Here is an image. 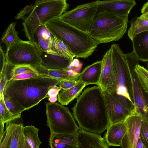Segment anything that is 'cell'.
Masks as SVG:
<instances>
[{
  "label": "cell",
  "mask_w": 148,
  "mask_h": 148,
  "mask_svg": "<svg viewBox=\"0 0 148 148\" xmlns=\"http://www.w3.org/2000/svg\"><path fill=\"white\" fill-rule=\"evenodd\" d=\"M72 110L79 127L88 132L100 134L110 124L103 91L98 86L85 89Z\"/></svg>",
  "instance_id": "1"
},
{
  "label": "cell",
  "mask_w": 148,
  "mask_h": 148,
  "mask_svg": "<svg viewBox=\"0 0 148 148\" xmlns=\"http://www.w3.org/2000/svg\"><path fill=\"white\" fill-rule=\"evenodd\" d=\"M64 81L44 75L26 79L11 80L5 86L3 95L14 97L28 110L46 98L52 86Z\"/></svg>",
  "instance_id": "2"
},
{
  "label": "cell",
  "mask_w": 148,
  "mask_h": 148,
  "mask_svg": "<svg viewBox=\"0 0 148 148\" xmlns=\"http://www.w3.org/2000/svg\"><path fill=\"white\" fill-rule=\"evenodd\" d=\"M45 25L51 33L62 39L70 47L76 58H87L99 44L89 33L81 31L58 18L49 20Z\"/></svg>",
  "instance_id": "3"
},
{
  "label": "cell",
  "mask_w": 148,
  "mask_h": 148,
  "mask_svg": "<svg viewBox=\"0 0 148 148\" xmlns=\"http://www.w3.org/2000/svg\"><path fill=\"white\" fill-rule=\"evenodd\" d=\"M66 0H38L35 1L31 14L22 23L23 31L29 40L36 42L34 35L40 26L58 18L69 6Z\"/></svg>",
  "instance_id": "4"
},
{
  "label": "cell",
  "mask_w": 148,
  "mask_h": 148,
  "mask_svg": "<svg viewBox=\"0 0 148 148\" xmlns=\"http://www.w3.org/2000/svg\"><path fill=\"white\" fill-rule=\"evenodd\" d=\"M128 16L104 12L96 14L89 34L99 44L116 41L126 32Z\"/></svg>",
  "instance_id": "5"
},
{
  "label": "cell",
  "mask_w": 148,
  "mask_h": 148,
  "mask_svg": "<svg viewBox=\"0 0 148 148\" xmlns=\"http://www.w3.org/2000/svg\"><path fill=\"white\" fill-rule=\"evenodd\" d=\"M42 51L34 41L20 39L12 43L7 49L6 62L14 66L40 65Z\"/></svg>",
  "instance_id": "6"
},
{
  "label": "cell",
  "mask_w": 148,
  "mask_h": 148,
  "mask_svg": "<svg viewBox=\"0 0 148 148\" xmlns=\"http://www.w3.org/2000/svg\"><path fill=\"white\" fill-rule=\"evenodd\" d=\"M45 104L47 125L50 134L77 132L79 127L68 108L58 103L48 102Z\"/></svg>",
  "instance_id": "7"
},
{
  "label": "cell",
  "mask_w": 148,
  "mask_h": 148,
  "mask_svg": "<svg viewBox=\"0 0 148 148\" xmlns=\"http://www.w3.org/2000/svg\"><path fill=\"white\" fill-rule=\"evenodd\" d=\"M110 47L118 86L116 93L126 97L133 104L131 79L125 54L117 44L112 45Z\"/></svg>",
  "instance_id": "8"
},
{
  "label": "cell",
  "mask_w": 148,
  "mask_h": 148,
  "mask_svg": "<svg viewBox=\"0 0 148 148\" xmlns=\"http://www.w3.org/2000/svg\"><path fill=\"white\" fill-rule=\"evenodd\" d=\"M97 7V1L82 4L65 12L58 18L81 31L89 33Z\"/></svg>",
  "instance_id": "9"
},
{
  "label": "cell",
  "mask_w": 148,
  "mask_h": 148,
  "mask_svg": "<svg viewBox=\"0 0 148 148\" xmlns=\"http://www.w3.org/2000/svg\"><path fill=\"white\" fill-rule=\"evenodd\" d=\"M110 124L124 121L134 111L132 102L116 92L103 91Z\"/></svg>",
  "instance_id": "10"
},
{
  "label": "cell",
  "mask_w": 148,
  "mask_h": 148,
  "mask_svg": "<svg viewBox=\"0 0 148 148\" xmlns=\"http://www.w3.org/2000/svg\"><path fill=\"white\" fill-rule=\"evenodd\" d=\"M131 79L135 112L148 121V94L142 87L134 71L139 60L133 53H125Z\"/></svg>",
  "instance_id": "11"
},
{
  "label": "cell",
  "mask_w": 148,
  "mask_h": 148,
  "mask_svg": "<svg viewBox=\"0 0 148 148\" xmlns=\"http://www.w3.org/2000/svg\"><path fill=\"white\" fill-rule=\"evenodd\" d=\"M101 60L102 71L99 86L102 91L116 92L118 86L114 68L110 47L103 55Z\"/></svg>",
  "instance_id": "12"
},
{
  "label": "cell",
  "mask_w": 148,
  "mask_h": 148,
  "mask_svg": "<svg viewBox=\"0 0 148 148\" xmlns=\"http://www.w3.org/2000/svg\"><path fill=\"white\" fill-rule=\"evenodd\" d=\"M96 14L107 12L123 16H128L132 8L136 5L134 0L97 1Z\"/></svg>",
  "instance_id": "13"
},
{
  "label": "cell",
  "mask_w": 148,
  "mask_h": 148,
  "mask_svg": "<svg viewBox=\"0 0 148 148\" xmlns=\"http://www.w3.org/2000/svg\"><path fill=\"white\" fill-rule=\"evenodd\" d=\"M142 117L134 111L125 121L127 130L122 140V148H136L140 135Z\"/></svg>",
  "instance_id": "14"
},
{
  "label": "cell",
  "mask_w": 148,
  "mask_h": 148,
  "mask_svg": "<svg viewBox=\"0 0 148 148\" xmlns=\"http://www.w3.org/2000/svg\"><path fill=\"white\" fill-rule=\"evenodd\" d=\"M78 148H110L100 134L79 128L77 132Z\"/></svg>",
  "instance_id": "15"
},
{
  "label": "cell",
  "mask_w": 148,
  "mask_h": 148,
  "mask_svg": "<svg viewBox=\"0 0 148 148\" xmlns=\"http://www.w3.org/2000/svg\"><path fill=\"white\" fill-rule=\"evenodd\" d=\"M40 65L49 70H68V66L73 60L51 51H42Z\"/></svg>",
  "instance_id": "16"
},
{
  "label": "cell",
  "mask_w": 148,
  "mask_h": 148,
  "mask_svg": "<svg viewBox=\"0 0 148 148\" xmlns=\"http://www.w3.org/2000/svg\"><path fill=\"white\" fill-rule=\"evenodd\" d=\"M127 130L125 121L122 122L110 124L103 138L109 146H121L122 140Z\"/></svg>",
  "instance_id": "17"
},
{
  "label": "cell",
  "mask_w": 148,
  "mask_h": 148,
  "mask_svg": "<svg viewBox=\"0 0 148 148\" xmlns=\"http://www.w3.org/2000/svg\"><path fill=\"white\" fill-rule=\"evenodd\" d=\"M51 148H78L77 132L71 134H52L49 140Z\"/></svg>",
  "instance_id": "18"
},
{
  "label": "cell",
  "mask_w": 148,
  "mask_h": 148,
  "mask_svg": "<svg viewBox=\"0 0 148 148\" xmlns=\"http://www.w3.org/2000/svg\"><path fill=\"white\" fill-rule=\"evenodd\" d=\"M101 60L97 61L85 67L80 73L79 80L86 84L99 86L101 73Z\"/></svg>",
  "instance_id": "19"
},
{
  "label": "cell",
  "mask_w": 148,
  "mask_h": 148,
  "mask_svg": "<svg viewBox=\"0 0 148 148\" xmlns=\"http://www.w3.org/2000/svg\"><path fill=\"white\" fill-rule=\"evenodd\" d=\"M132 41L135 57L139 61L148 62V30L136 35Z\"/></svg>",
  "instance_id": "20"
},
{
  "label": "cell",
  "mask_w": 148,
  "mask_h": 148,
  "mask_svg": "<svg viewBox=\"0 0 148 148\" xmlns=\"http://www.w3.org/2000/svg\"><path fill=\"white\" fill-rule=\"evenodd\" d=\"M39 74L64 81L79 80V73H77L72 69L52 70L46 69L40 65L32 67Z\"/></svg>",
  "instance_id": "21"
},
{
  "label": "cell",
  "mask_w": 148,
  "mask_h": 148,
  "mask_svg": "<svg viewBox=\"0 0 148 148\" xmlns=\"http://www.w3.org/2000/svg\"><path fill=\"white\" fill-rule=\"evenodd\" d=\"M51 33L48 43L50 51L73 60L75 56L70 47L58 36Z\"/></svg>",
  "instance_id": "22"
},
{
  "label": "cell",
  "mask_w": 148,
  "mask_h": 148,
  "mask_svg": "<svg viewBox=\"0 0 148 148\" xmlns=\"http://www.w3.org/2000/svg\"><path fill=\"white\" fill-rule=\"evenodd\" d=\"M87 85L79 80L77 83L73 87L61 91L59 93L57 100L61 105H67L74 99L77 98L82 92L83 88Z\"/></svg>",
  "instance_id": "23"
},
{
  "label": "cell",
  "mask_w": 148,
  "mask_h": 148,
  "mask_svg": "<svg viewBox=\"0 0 148 148\" xmlns=\"http://www.w3.org/2000/svg\"><path fill=\"white\" fill-rule=\"evenodd\" d=\"M130 24L127 34L132 40L136 35L148 30V20L140 16L133 18Z\"/></svg>",
  "instance_id": "24"
},
{
  "label": "cell",
  "mask_w": 148,
  "mask_h": 148,
  "mask_svg": "<svg viewBox=\"0 0 148 148\" xmlns=\"http://www.w3.org/2000/svg\"><path fill=\"white\" fill-rule=\"evenodd\" d=\"M3 71L4 72L7 82L10 80L13 77L25 73H37L34 68L30 66H14L8 63L6 61L5 65Z\"/></svg>",
  "instance_id": "25"
},
{
  "label": "cell",
  "mask_w": 148,
  "mask_h": 148,
  "mask_svg": "<svg viewBox=\"0 0 148 148\" xmlns=\"http://www.w3.org/2000/svg\"><path fill=\"white\" fill-rule=\"evenodd\" d=\"M39 130L33 125L24 126L23 132L25 140L32 148H39L41 142L38 137Z\"/></svg>",
  "instance_id": "26"
},
{
  "label": "cell",
  "mask_w": 148,
  "mask_h": 148,
  "mask_svg": "<svg viewBox=\"0 0 148 148\" xmlns=\"http://www.w3.org/2000/svg\"><path fill=\"white\" fill-rule=\"evenodd\" d=\"M22 123H18L12 135L10 148H24L25 139L23 132Z\"/></svg>",
  "instance_id": "27"
},
{
  "label": "cell",
  "mask_w": 148,
  "mask_h": 148,
  "mask_svg": "<svg viewBox=\"0 0 148 148\" xmlns=\"http://www.w3.org/2000/svg\"><path fill=\"white\" fill-rule=\"evenodd\" d=\"M16 25L15 22L11 23L2 37V41L5 44L7 49L12 43L20 39L15 29Z\"/></svg>",
  "instance_id": "28"
},
{
  "label": "cell",
  "mask_w": 148,
  "mask_h": 148,
  "mask_svg": "<svg viewBox=\"0 0 148 148\" xmlns=\"http://www.w3.org/2000/svg\"><path fill=\"white\" fill-rule=\"evenodd\" d=\"M0 123L4 125L5 123L19 119L21 116V114H13L10 111L5 104L3 95L0 98Z\"/></svg>",
  "instance_id": "29"
},
{
  "label": "cell",
  "mask_w": 148,
  "mask_h": 148,
  "mask_svg": "<svg viewBox=\"0 0 148 148\" xmlns=\"http://www.w3.org/2000/svg\"><path fill=\"white\" fill-rule=\"evenodd\" d=\"M3 98L7 107L13 114H21L22 112L26 110L14 97L3 95Z\"/></svg>",
  "instance_id": "30"
},
{
  "label": "cell",
  "mask_w": 148,
  "mask_h": 148,
  "mask_svg": "<svg viewBox=\"0 0 148 148\" xmlns=\"http://www.w3.org/2000/svg\"><path fill=\"white\" fill-rule=\"evenodd\" d=\"M13 121L6 123L5 134L1 141L0 142V148L10 147L12 135L18 123L13 122Z\"/></svg>",
  "instance_id": "31"
},
{
  "label": "cell",
  "mask_w": 148,
  "mask_h": 148,
  "mask_svg": "<svg viewBox=\"0 0 148 148\" xmlns=\"http://www.w3.org/2000/svg\"><path fill=\"white\" fill-rule=\"evenodd\" d=\"M134 71L142 87L148 94V71L139 63L135 66Z\"/></svg>",
  "instance_id": "32"
},
{
  "label": "cell",
  "mask_w": 148,
  "mask_h": 148,
  "mask_svg": "<svg viewBox=\"0 0 148 148\" xmlns=\"http://www.w3.org/2000/svg\"><path fill=\"white\" fill-rule=\"evenodd\" d=\"M139 136L144 145L148 148V121L143 118L141 122Z\"/></svg>",
  "instance_id": "33"
},
{
  "label": "cell",
  "mask_w": 148,
  "mask_h": 148,
  "mask_svg": "<svg viewBox=\"0 0 148 148\" xmlns=\"http://www.w3.org/2000/svg\"><path fill=\"white\" fill-rule=\"evenodd\" d=\"M34 4L27 5L16 15V19H22L25 21L29 16L34 8Z\"/></svg>",
  "instance_id": "34"
},
{
  "label": "cell",
  "mask_w": 148,
  "mask_h": 148,
  "mask_svg": "<svg viewBox=\"0 0 148 148\" xmlns=\"http://www.w3.org/2000/svg\"><path fill=\"white\" fill-rule=\"evenodd\" d=\"M51 33L45 25L39 26L36 30L34 35L39 36L45 39L49 43Z\"/></svg>",
  "instance_id": "35"
},
{
  "label": "cell",
  "mask_w": 148,
  "mask_h": 148,
  "mask_svg": "<svg viewBox=\"0 0 148 148\" xmlns=\"http://www.w3.org/2000/svg\"><path fill=\"white\" fill-rule=\"evenodd\" d=\"M42 75L37 72H28L17 75L12 78L11 80L26 79L38 77Z\"/></svg>",
  "instance_id": "36"
},
{
  "label": "cell",
  "mask_w": 148,
  "mask_h": 148,
  "mask_svg": "<svg viewBox=\"0 0 148 148\" xmlns=\"http://www.w3.org/2000/svg\"><path fill=\"white\" fill-rule=\"evenodd\" d=\"M35 38L36 42L42 51L49 52V45L47 41L39 36L35 35Z\"/></svg>",
  "instance_id": "37"
},
{
  "label": "cell",
  "mask_w": 148,
  "mask_h": 148,
  "mask_svg": "<svg viewBox=\"0 0 148 148\" xmlns=\"http://www.w3.org/2000/svg\"><path fill=\"white\" fill-rule=\"evenodd\" d=\"M79 80H69L64 81L59 85L61 91L66 90L71 88L75 86L78 82Z\"/></svg>",
  "instance_id": "38"
},
{
  "label": "cell",
  "mask_w": 148,
  "mask_h": 148,
  "mask_svg": "<svg viewBox=\"0 0 148 148\" xmlns=\"http://www.w3.org/2000/svg\"><path fill=\"white\" fill-rule=\"evenodd\" d=\"M0 98H1L3 95L4 89L7 82L3 71L0 73Z\"/></svg>",
  "instance_id": "39"
},
{
  "label": "cell",
  "mask_w": 148,
  "mask_h": 148,
  "mask_svg": "<svg viewBox=\"0 0 148 148\" xmlns=\"http://www.w3.org/2000/svg\"><path fill=\"white\" fill-rule=\"evenodd\" d=\"M61 90L59 87L57 86H52L48 91L46 98L50 97L57 96L58 95L59 91Z\"/></svg>",
  "instance_id": "40"
},
{
  "label": "cell",
  "mask_w": 148,
  "mask_h": 148,
  "mask_svg": "<svg viewBox=\"0 0 148 148\" xmlns=\"http://www.w3.org/2000/svg\"><path fill=\"white\" fill-rule=\"evenodd\" d=\"M0 73L3 71L5 64V55L1 47H0Z\"/></svg>",
  "instance_id": "41"
},
{
  "label": "cell",
  "mask_w": 148,
  "mask_h": 148,
  "mask_svg": "<svg viewBox=\"0 0 148 148\" xmlns=\"http://www.w3.org/2000/svg\"><path fill=\"white\" fill-rule=\"evenodd\" d=\"M141 11L142 14L140 16L148 20V1L144 4Z\"/></svg>",
  "instance_id": "42"
},
{
  "label": "cell",
  "mask_w": 148,
  "mask_h": 148,
  "mask_svg": "<svg viewBox=\"0 0 148 148\" xmlns=\"http://www.w3.org/2000/svg\"><path fill=\"white\" fill-rule=\"evenodd\" d=\"M71 64L73 68H77L82 65V63H80L79 60L77 58L73 59Z\"/></svg>",
  "instance_id": "43"
},
{
  "label": "cell",
  "mask_w": 148,
  "mask_h": 148,
  "mask_svg": "<svg viewBox=\"0 0 148 148\" xmlns=\"http://www.w3.org/2000/svg\"><path fill=\"white\" fill-rule=\"evenodd\" d=\"M144 145L139 136L136 148H144Z\"/></svg>",
  "instance_id": "44"
},
{
  "label": "cell",
  "mask_w": 148,
  "mask_h": 148,
  "mask_svg": "<svg viewBox=\"0 0 148 148\" xmlns=\"http://www.w3.org/2000/svg\"><path fill=\"white\" fill-rule=\"evenodd\" d=\"M48 100L51 103H55L57 100V96L50 97L48 98Z\"/></svg>",
  "instance_id": "45"
},
{
  "label": "cell",
  "mask_w": 148,
  "mask_h": 148,
  "mask_svg": "<svg viewBox=\"0 0 148 148\" xmlns=\"http://www.w3.org/2000/svg\"><path fill=\"white\" fill-rule=\"evenodd\" d=\"M24 148H32L25 140L24 142Z\"/></svg>",
  "instance_id": "46"
},
{
  "label": "cell",
  "mask_w": 148,
  "mask_h": 148,
  "mask_svg": "<svg viewBox=\"0 0 148 148\" xmlns=\"http://www.w3.org/2000/svg\"><path fill=\"white\" fill-rule=\"evenodd\" d=\"M147 69H146L148 71V63H147Z\"/></svg>",
  "instance_id": "47"
},
{
  "label": "cell",
  "mask_w": 148,
  "mask_h": 148,
  "mask_svg": "<svg viewBox=\"0 0 148 148\" xmlns=\"http://www.w3.org/2000/svg\"><path fill=\"white\" fill-rule=\"evenodd\" d=\"M144 148H147L144 145Z\"/></svg>",
  "instance_id": "48"
}]
</instances>
